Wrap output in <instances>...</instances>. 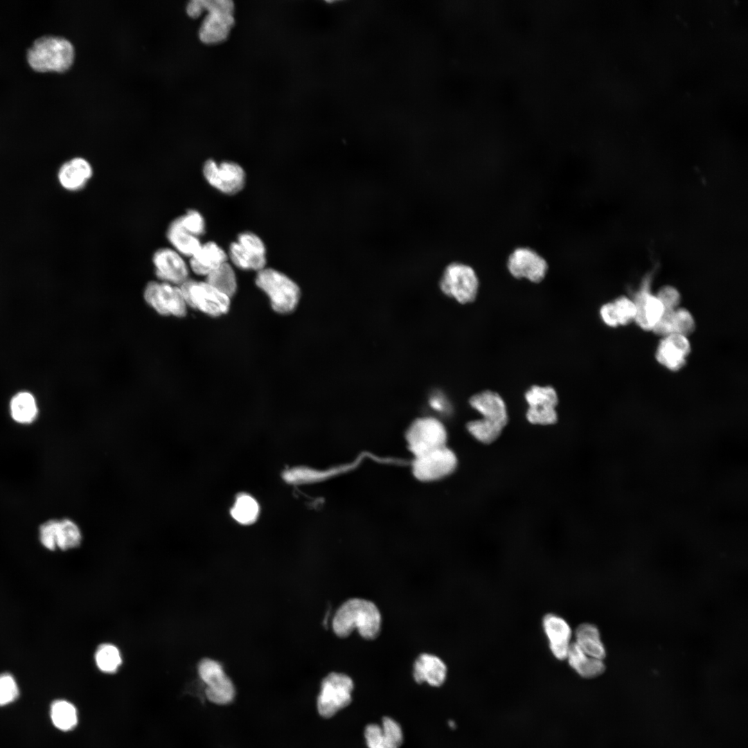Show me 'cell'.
I'll list each match as a JSON object with an SVG mask.
<instances>
[{
	"mask_svg": "<svg viewBox=\"0 0 748 748\" xmlns=\"http://www.w3.org/2000/svg\"><path fill=\"white\" fill-rule=\"evenodd\" d=\"M382 617L373 601L362 598H351L344 601L335 612L332 627L340 638L349 636L355 630L365 640L375 639L380 635Z\"/></svg>",
	"mask_w": 748,
	"mask_h": 748,
	"instance_id": "1",
	"label": "cell"
},
{
	"mask_svg": "<svg viewBox=\"0 0 748 748\" xmlns=\"http://www.w3.org/2000/svg\"><path fill=\"white\" fill-rule=\"evenodd\" d=\"M74 56V48L70 41L52 35L35 39L26 55L29 66L39 73L65 72L71 66Z\"/></svg>",
	"mask_w": 748,
	"mask_h": 748,
	"instance_id": "2",
	"label": "cell"
},
{
	"mask_svg": "<svg viewBox=\"0 0 748 748\" xmlns=\"http://www.w3.org/2000/svg\"><path fill=\"white\" fill-rule=\"evenodd\" d=\"M233 3L231 0H193L187 6V13L196 18L204 11L207 15L199 28L202 42L215 44L226 39L234 24Z\"/></svg>",
	"mask_w": 748,
	"mask_h": 748,
	"instance_id": "3",
	"label": "cell"
},
{
	"mask_svg": "<svg viewBox=\"0 0 748 748\" xmlns=\"http://www.w3.org/2000/svg\"><path fill=\"white\" fill-rule=\"evenodd\" d=\"M256 284L269 296L276 312L287 314L296 308L300 299V289L284 274L265 267L258 271Z\"/></svg>",
	"mask_w": 748,
	"mask_h": 748,
	"instance_id": "4",
	"label": "cell"
},
{
	"mask_svg": "<svg viewBox=\"0 0 748 748\" xmlns=\"http://www.w3.org/2000/svg\"><path fill=\"white\" fill-rule=\"evenodd\" d=\"M439 287L448 297L461 304L473 302L478 294L479 279L470 265L453 262L445 268L439 280Z\"/></svg>",
	"mask_w": 748,
	"mask_h": 748,
	"instance_id": "5",
	"label": "cell"
},
{
	"mask_svg": "<svg viewBox=\"0 0 748 748\" xmlns=\"http://www.w3.org/2000/svg\"><path fill=\"white\" fill-rule=\"evenodd\" d=\"M407 447L413 457L447 445V432L443 423L431 416L415 419L405 432Z\"/></svg>",
	"mask_w": 748,
	"mask_h": 748,
	"instance_id": "6",
	"label": "cell"
},
{
	"mask_svg": "<svg viewBox=\"0 0 748 748\" xmlns=\"http://www.w3.org/2000/svg\"><path fill=\"white\" fill-rule=\"evenodd\" d=\"M505 264L513 278L525 279L533 283H541L549 270L546 258L528 245H519L513 248L507 255Z\"/></svg>",
	"mask_w": 748,
	"mask_h": 748,
	"instance_id": "7",
	"label": "cell"
},
{
	"mask_svg": "<svg viewBox=\"0 0 748 748\" xmlns=\"http://www.w3.org/2000/svg\"><path fill=\"white\" fill-rule=\"evenodd\" d=\"M354 683L350 676L331 673L323 680L317 698V709L323 718H329L348 706L352 700Z\"/></svg>",
	"mask_w": 748,
	"mask_h": 748,
	"instance_id": "8",
	"label": "cell"
},
{
	"mask_svg": "<svg viewBox=\"0 0 748 748\" xmlns=\"http://www.w3.org/2000/svg\"><path fill=\"white\" fill-rule=\"evenodd\" d=\"M457 465L456 455L446 445L413 457L411 472L421 482H434L452 474Z\"/></svg>",
	"mask_w": 748,
	"mask_h": 748,
	"instance_id": "9",
	"label": "cell"
},
{
	"mask_svg": "<svg viewBox=\"0 0 748 748\" xmlns=\"http://www.w3.org/2000/svg\"><path fill=\"white\" fill-rule=\"evenodd\" d=\"M186 304L213 317L226 314L230 298L207 282L188 279L180 285Z\"/></svg>",
	"mask_w": 748,
	"mask_h": 748,
	"instance_id": "10",
	"label": "cell"
},
{
	"mask_svg": "<svg viewBox=\"0 0 748 748\" xmlns=\"http://www.w3.org/2000/svg\"><path fill=\"white\" fill-rule=\"evenodd\" d=\"M198 673L207 686L205 694L209 701L217 704H227L233 700L234 686L219 662L203 659L198 665Z\"/></svg>",
	"mask_w": 748,
	"mask_h": 748,
	"instance_id": "11",
	"label": "cell"
},
{
	"mask_svg": "<svg viewBox=\"0 0 748 748\" xmlns=\"http://www.w3.org/2000/svg\"><path fill=\"white\" fill-rule=\"evenodd\" d=\"M145 301L163 315L184 317L186 303L180 287L166 282L151 281L144 290Z\"/></svg>",
	"mask_w": 748,
	"mask_h": 748,
	"instance_id": "12",
	"label": "cell"
},
{
	"mask_svg": "<svg viewBox=\"0 0 748 748\" xmlns=\"http://www.w3.org/2000/svg\"><path fill=\"white\" fill-rule=\"evenodd\" d=\"M229 253L233 264L242 269L258 271L265 267V246L260 238L253 233H240L237 241L231 243Z\"/></svg>",
	"mask_w": 748,
	"mask_h": 748,
	"instance_id": "13",
	"label": "cell"
},
{
	"mask_svg": "<svg viewBox=\"0 0 748 748\" xmlns=\"http://www.w3.org/2000/svg\"><path fill=\"white\" fill-rule=\"evenodd\" d=\"M202 172L206 181L212 187L226 195L238 193L245 184V172L235 162L217 163L213 159H208L203 166Z\"/></svg>",
	"mask_w": 748,
	"mask_h": 748,
	"instance_id": "14",
	"label": "cell"
},
{
	"mask_svg": "<svg viewBox=\"0 0 748 748\" xmlns=\"http://www.w3.org/2000/svg\"><path fill=\"white\" fill-rule=\"evenodd\" d=\"M528 404L526 418L532 424L547 425L558 420L555 407L558 398L554 388L550 386H531L525 393Z\"/></svg>",
	"mask_w": 748,
	"mask_h": 748,
	"instance_id": "15",
	"label": "cell"
},
{
	"mask_svg": "<svg viewBox=\"0 0 748 748\" xmlns=\"http://www.w3.org/2000/svg\"><path fill=\"white\" fill-rule=\"evenodd\" d=\"M152 261L156 275L163 282L181 285L188 279V267L184 256L172 248L157 249Z\"/></svg>",
	"mask_w": 748,
	"mask_h": 748,
	"instance_id": "16",
	"label": "cell"
},
{
	"mask_svg": "<svg viewBox=\"0 0 748 748\" xmlns=\"http://www.w3.org/2000/svg\"><path fill=\"white\" fill-rule=\"evenodd\" d=\"M691 349L686 337L673 333L660 340L655 357L659 363L668 369L677 371L685 366Z\"/></svg>",
	"mask_w": 748,
	"mask_h": 748,
	"instance_id": "17",
	"label": "cell"
},
{
	"mask_svg": "<svg viewBox=\"0 0 748 748\" xmlns=\"http://www.w3.org/2000/svg\"><path fill=\"white\" fill-rule=\"evenodd\" d=\"M542 627L552 654L558 660L566 659L571 644V629L565 619L555 614H547Z\"/></svg>",
	"mask_w": 748,
	"mask_h": 748,
	"instance_id": "18",
	"label": "cell"
},
{
	"mask_svg": "<svg viewBox=\"0 0 748 748\" xmlns=\"http://www.w3.org/2000/svg\"><path fill=\"white\" fill-rule=\"evenodd\" d=\"M93 175L91 163L82 157H74L60 167L57 178L61 187L69 192L84 188Z\"/></svg>",
	"mask_w": 748,
	"mask_h": 748,
	"instance_id": "19",
	"label": "cell"
},
{
	"mask_svg": "<svg viewBox=\"0 0 748 748\" xmlns=\"http://www.w3.org/2000/svg\"><path fill=\"white\" fill-rule=\"evenodd\" d=\"M368 748H400L403 742L400 724L389 717L382 719V725L368 724L364 730Z\"/></svg>",
	"mask_w": 748,
	"mask_h": 748,
	"instance_id": "20",
	"label": "cell"
},
{
	"mask_svg": "<svg viewBox=\"0 0 748 748\" xmlns=\"http://www.w3.org/2000/svg\"><path fill=\"white\" fill-rule=\"evenodd\" d=\"M412 673L416 682L439 687L446 679L447 668L438 656L425 652L420 654L415 659Z\"/></svg>",
	"mask_w": 748,
	"mask_h": 748,
	"instance_id": "21",
	"label": "cell"
},
{
	"mask_svg": "<svg viewBox=\"0 0 748 748\" xmlns=\"http://www.w3.org/2000/svg\"><path fill=\"white\" fill-rule=\"evenodd\" d=\"M646 280L633 301L636 310L634 321L645 330H652L664 312V308L656 295L651 294Z\"/></svg>",
	"mask_w": 748,
	"mask_h": 748,
	"instance_id": "22",
	"label": "cell"
},
{
	"mask_svg": "<svg viewBox=\"0 0 748 748\" xmlns=\"http://www.w3.org/2000/svg\"><path fill=\"white\" fill-rule=\"evenodd\" d=\"M470 406L478 411L482 418L504 427L508 420L506 404L499 393L486 390L472 395Z\"/></svg>",
	"mask_w": 748,
	"mask_h": 748,
	"instance_id": "23",
	"label": "cell"
},
{
	"mask_svg": "<svg viewBox=\"0 0 748 748\" xmlns=\"http://www.w3.org/2000/svg\"><path fill=\"white\" fill-rule=\"evenodd\" d=\"M227 255L217 243L210 241L202 244L199 250L190 258V267L196 274L207 276L227 262Z\"/></svg>",
	"mask_w": 748,
	"mask_h": 748,
	"instance_id": "24",
	"label": "cell"
},
{
	"mask_svg": "<svg viewBox=\"0 0 748 748\" xmlns=\"http://www.w3.org/2000/svg\"><path fill=\"white\" fill-rule=\"evenodd\" d=\"M566 659L571 668L585 678L597 677L605 670L603 660L587 654L574 642L569 648Z\"/></svg>",
	"mask_w": 748,
	"mask_h": 748,
	"instance_id": "25",
	"label": "cell"
},
{
	"mask_svg": "<svg viewBox=\"0 0 748 748\" xmlns=\"http://www.w3.org/2000/svg\"><path fill=\"white\" fill-rule=\"evenodd\" d=\"M166 234L171 248L184 257H192L202 245L199 238L183 229L176 218L169 224Z\"/></svg>",
	"mask_w": 748,
	"mask_h": 748,
	"instance_id": "26",
	"label": "cell"
},
{
	"mask_svg": "<svg viewBox=\"0 0 748 748\" xmlns=\"http://www.w3.org/2000/svg\"><path fill=\"white\" fill-rule=\"evenodd\" d=\"M575 643L587 654L603 660L606 654L598 628L591 623L579 625L575 631Z\"/></svg>",
	"mask_w": 748,
	"mask_h": 748,
	"instance_id": "27",
	"label": "cell"
},
{
	"mask_svg": "<svg viewBox=\"0 0 748 748\" xmlns=\"http://www.w3.org/2000/svg\"><path fill=\"white\" fill-rule=\"evenodd\" d=\"M10 413L17 423H32L37 418L38 408L34 396L26 391L15 394L10 402Z\"/></svg>",
	"mask_w": 748,
	"mask_h": 748,
	"instance_id": "28",
	"label": "cell"
},
{
	"mask_svg": "<svg viewBox=\"0 0 748 748\" xmlns=\"http://www.w3.org/2000/svg\"><path fill=\"white\" fill-rule=\"evenodd\" d=\"M82 538L81 530L73 520L64 518L56 519L55 541L56 548L67 550L80 545Z\"/></svg>",
	"mask_w": 748,
	"mask_h": 748,
	"instance_id": "29",
	"label": "cell"
},
{
	"mask_svg": "<svg viewBox=\"0 0 748 748\" xmlns=\"http://www.w3.org/2000/svg\"><path fill=\"white\" fill-rule=\"evenodd\" d=\"M50 717L54 727L63 731L72 730L78 720L76 708L64 700H58L52 703Z\"/></svg>",
	"mask_w": 748,
	"mask_h": 748,
	"instance_id": "30",
	"label": "cell"
},
{
	"mask_svg": "<svg viewBox=\"0 0 748 748\" xmlns=\"http://www.w3.org/2000/svg\"><path fill=\"white\" fill-rule=\"evenodd\" d=\"M206 282L229 298L237 290V280L231 266L224 262L206 276Z\"/></svg>",
	"mask_w": 748,
	"mask_h": 748,
	"instance_id": "31",
	"label": "cell"
},
{
	"mask_svg": "<svg viewBox=\"0 0 748 748\" xmlns=\"http://www.w3.org/2000/svg\"><path fill=\"white\" fill-rule=\"evenodd\" d=\"M504 427L484 418L470 421L467 424L469 433L482 443H491L499 438Z\"/></svg>",
	"mask_w": 748,
	"mask_h": 748,
	"instance_id": "32",
	"label": "cell"
},
{
	"mask_svg": "<svg viewBox=\"0 0 748 748\" xmlns=\"http://www.w3.org/2000/svg\"><path fill=\"white\" fill-rule=\"evenodd\" d=\"M95 661L98 668L105 673H115L122 663L118 649L109 643L102 644L98 648Z\"/></svg>",
	"mask_w": 748,
	"mask_h": 748,
	"instance_id": "33",
	"label": "cell"
},
{
	"mask_svg": "<svg viewBox=\"0 0 748 748\" xmlns=\"http://www.w3.org/2000/svg\"><path fill=\"white\" fill-rule=\"evenodd\" d=\"M259 507L256 500L244 495L239 497L231 509L233 517L242 524H249L257 518Z\"/></svg>",
	"mask_w": 748,
	"mask_h": 748,
	"instance_id": "34",
	"label": "cell"
},
{
	"mask_svg": "<svg viewBox=\"0 0 748 748\" xmlns=\"http://www.w3.org/2000/svg\"><path fill=\"white\" fill-rule=\"evenodd\" d=\"M176 219L183 229L195 236L199 237L205 232L204 218L197 210L190 209Z\"/></svg>",
	"mask_w": 748,
	"mask_h": 748,
	"instance_id": "35",
	"label": "cell"
},
{
	"mask_svg": "<svg viewBox=\"0 0 748 748\" xmlns=\"http://www.w3.org/2000/svg\"><path fill=\"white\" fill-rule=\"evenodd\" d=\"M19 694V688L15 678L8 673L1 674L0 706L12 703L17 700Z\"/></svg>",
	"mask_w": 748,
	"mask_h": 748,
	"instance_id": "36",
	"label": "cell"
},
{
	"mask_svg": "<svg viewBox=\"0 0 748 748\" xmlns=\"http://www.w3.org/2000/svg\"><path fill=\"white\" fill-rule=\"evenodd\" d=\"M613 304L619 325L625 326L634 321L636 310L632 300L627 296H621L616 299Z\"/></svg>",
	"mask_w": 748,
	"mask_h": 748,
	"instance_id": "37",
	"label": "cell"
},
{
	"mask_svg": "<svg viewBox=\"0 0 748 748\" xmlns=\"http://www.w3.org/2000/svg\"><path fill=\"white\" fill-rule=\"evenodd\" d=\"M695 328L694 319L688 310L685 308L675 310L674 333L688 337Z\"/></svg>",
	"mask_w": 748,
	"mask_h": 748,
	"instance_id": "38",
	"label": "cell"
},
{
	"mask_svg": "<svg viewBox=\"0 0 748 748\" xmlns=\"http://www.w3.org/2000/svg\"><path fill=\"white\" fill-rule=\"evenodd\" d=\"M665 310H675L681 301V295L678 290L670 285H664L655 294Z\"/></svg>",
	"mask_w": 748,
	"mask_h": 748,
	"instance_id": "39",
	"label": "cell"
},
{
	"mask_svg": "<svg viewBox=\"0 0 748 748\" xmlns=\"http://www.w3.org/2000/svg\"><path fill=\"white\" fill-rule=\"evenodd\" d=\"M674 319L675 310H665L652 330L654 333L663 337L673 334L674 333Z\"/></svg>",
	"mask_w": 748,
	"mask_h": 748,
	"instance_id": "40",
	"label": "cell"
},
{
	"mask_svg": "<svg viewBox=\"0 0 748 748\" xmlns=\"http://www.w3.org/2000/svg\"><path fill=\"white\" fill-rule=\"evenodd\" d=\"M56 519H50L44 522L39 529V537L42 544L48 550L57 549L55 541V526Z\"/></svg>",
	"mask_w": 748,
	"mask_h": 748,
	"instance_id": "41",
	"label": "cell"
},
{
	"mask_svg": "<svg viewBox=\"0 0 748 748\" xmlns=\"http://www.w3.org/2000/svg\"><path fill=\"white\" fill-rule=\"evenodd\" d=\"M600 315L603 322L608 326L614 328L619 325L613 302L603 305L600 309Z\"/></svg>",
	"mask_w": 748,
	"mask_h": 748,
	"instance_id": "42",
	"label": "cell"
},
{
	"mask_svg": "<svg viewBox=\"0 0 748 748\" xmlns=\"http://www.w3.org/2000/svg\"><path fill=\"white\" fill-rule=\"evenodd\" d=\"M448 723H449V726L450 727L453 728V729H454V728L455 727V726H456V724H455L454 722H453V721H452V720H449Z\"/></svg>",
	"mask_w": 748,
	"mask_h": 748,
	"instance_id": "43",
	"label": "cell"
}]
</instances>
